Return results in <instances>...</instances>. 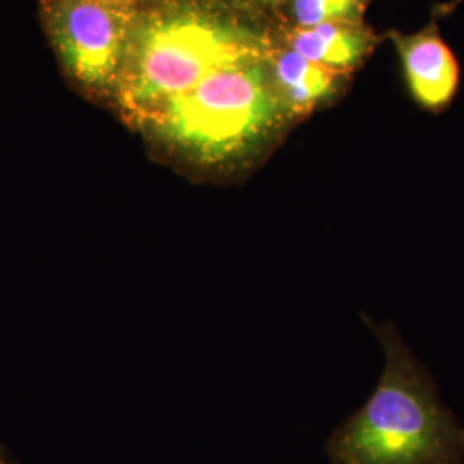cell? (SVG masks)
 <instances>
[{
  "label": "cell",
  "instance_id": "cell-1",
  "mask_svg": "<svg viewBox=\"0 0 464 464\" xmlns=\"http://www.w3.org/2000/svg\"><path fill=\"white\" fill-rule=\"evenodd\" d=\"M272 52L218 67L136 128L186 166L220 174L246 169L291 121L274 80Z\"/></svg>",
  "mask_w": 464,
  "mask_h": 464
},
{
  "label": "cell",
  "instance_id": "cell-2",
  "mask_svg": "<svg viewBox=\"0 0 464 464\" xmlns=\"http://www.w3.org/2000/svg\"><path fill=\"white\" fill-rule=\"evenodd\" d=\"M383 351L381 381L327 442L332 464H461L464 427L391 322L366 320Z\"/></svg>",
  "mask_w": 464,
  "mask_h": 464
},
{
  "label": "cell",
  "instance_id": "cell-3",
  "mask_svg": "<svg viewBox=\"0 0 464 464\" xmlns=\"http://www.w3.org/2000/svg\"><path fill=\"white\" fill-rule=\"evenodd\" d=\"M272 50L264 34L227 14L198 5L162 9L140 17L114 93L136 126L218 67Z\"/></svg>",
  "mask_w": 464,
  "mask_h": 464
},
{
  "label": "cell",
  "instance_id": "cell-4",
  "mask_svg": "<svg viewBox=\"0 0 464 464\" xmlns=\"http://www.w3.org/2000/svg\"><path fill=\"white\" fill-rule=\"evenodd\" d=\"M67 72L92 92H116L140 14L136 0H42Z\"/></svg>",
  "mask_w": 464,
  "mask_h": 464
},
{
  "label": "cell",
  "instance_id": "cell-5",
  "mask_svg": "<svg viewBox=\"0 0 464 464\" xmlns=\"http://www.w3.org/2000/svg\"><path fill=\"white\" fill-rule=\"evenodd\" d=\"M408 88L427 111L446 109L459 88V64L431 26L415 34H392Z\"/></svg>",
  "mask_w": 464,
  "mask_h": 464
},
{
  "label": "cell",
  "instance_id": "cell-6",
  "mask_svg": "<svg viewBox=\"0 0 464 464\" xmlns=\"http://www.w3.org/2000/svg\"><path fill=\"white\" fill-rule=\"evenodd\" d=\"M272 72L289 117L304 116L329 99L343 80V72L320 66L296 50L272 52Z\"/></svg>",
  "mask_w": 464,
  "mask_h": 464
},
{
  "label": "cell",
  "instance_id": "cell-7",
  "mask_svg": "<svg viewBox=\"0 0 464 464\" xmlns=\"http://www.w3.org/2000/svg\"><path fill=\"white\" fill-rule=\"evenodd\" d=\"M289 49L332 71L344 72L360 64L373 47V36L358 23H325L296 28L287 36Z\"/></svg>",
  "mask_w": 464,
  "mask_h": 464
},
{
  "label": "cell",
  "instance_id": "cell-8",
  "mask_svg": "<svg viewBox=\"0 0 464 464\" xmlns=\"http://www.w3.org/2000/svg\"><path fill=\"white\" fill-rule=\"evenodd\" d=\"M368 0H293V14L299 28L325 23H358Z\"/></svg>",
  "mask_w": 464,
  "mask_h": 464
},
{
  "label": "cell",
  "instance_id": "cell-9",
  "mask_svg": "<svg viewBox=\"0 0 464 464\" xmlns=\"http://www.w3.org/2000/svg\"><path fill=\"white\" fill-rule=\"evenodd\" d=\"M243 2H249V4H258V5H272L279 0H243Z\"/></svg>",
  "mask_w": 464,
  "mask_h": 464
},
{
  "label": "cell",
  "instance_id": "cell-10",
  "mask_svg": "<svg viewBox=\"0 0 464 464\" xmlns=\"http://www.w3.org/2000/svg\"><path fill=\"white\" fill-rule=\"evenodd\" d=\"M0 464H11V463H9V461H7V459H5V458H4V456H2V454H0Z\"/></svg>",
  "mask_w": 464,
  "mask_h": 464
}]
</instances>
